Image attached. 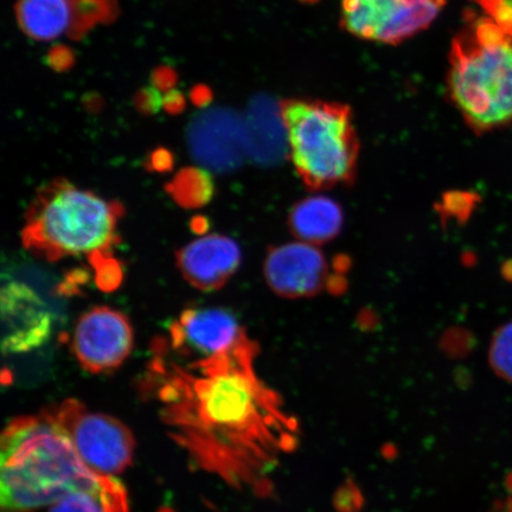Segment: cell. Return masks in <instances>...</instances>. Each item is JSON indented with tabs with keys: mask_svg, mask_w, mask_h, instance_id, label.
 <instances>
[{
	"mask_svg": "<svg viewBox=\"0 0 512 512\" xmlns=\"http://www.w3.org/2000/svg\"><path fill=\"white\" fill-rule=\"evenodd\" d=\"M253 342L187 367L158 360L146 383L172 441L192 466L224 484L271 494L270 475L296 450L299 425L256 375Z\"/></svg>",
	"mask_w": 512,
	"mask_h": 512,
	"instance_id": "obj_1",
	"label": "cell"
},
{
	"mask_svg": "<svg viewBox=\"0 0 512 512\" xmlns=\"http://www.w3.org/2000/svg\"><path fill=\"white\" fill-rule=\"evenodd\" d=\"M0 502L4 512H35L75 492L100 499L106 512H130L125 486L91 469L50 416H21L2 434Z\"/></svg>",
	"mask_w": 512,
	"mask_h": 512,
	"instance_id": "obj_2",
	"label": "cell"
},
{
	"mask_svg": "<svg viewBox=\"0 0 512 512\" xmlns=\"http://www.w3.org/2000/svg\"><path fill=\"white\" fill-rule=\"evenodd\" d=\"M123 207L67 181L43 187L28 210L25 248L48 261L87 256L93 264L117 245Z\"/></svg>",
	"mask_w": 512,
	"mask_h": 512,
	"instance_id": "obj_3",
	"label": "cell"
},
{
	"mask_svg": "<svg viewBox=\"0 0 512 512\" xmlns=\"http://www.w3.org/2000/svg\"><path fill=\"white\" fill-rule=\"evenodd\" d=\"M447 89L473 130L512 123V35L490 16L472 18L454 38Z\"/></svg>",
	"mask_w": 512,
	"mask_h": 512,
	"instance_id": "obj_4",
	"label": "cell"
},
{
	"mask_svg": "<svg viewBox=\"0 0 512 512\" xmlns=\"http://www.w3.org/2000/svg\"><path fill=\"white\" fill-rule=\"evenodd\" d=\"M294 168L312 188L350 181L358 140L350 108L335 102L288 99L279 105Z\"/></svg>",
	"mask_w": 512,
	"mask_h": 512,
	"instance_id": "obj_5",
	"label": "cell"
},
{
	"mask_svg": "<svg viewBox=\"0 0 512 512\" xmlns=\"http://www.w3.org/2000/svg\"><path fill=\"white\" fill-rule=\"evenodd\" d=\"M46 412L72 441L92 470L117 476L132 465L136 440L123 422L113 416L94 413L75 399L64 400Z\"/></svg>",
	"mask_w": 512,
	"mask_h": 512,
	"instance_id": "obj_6",
	"label": "cell"
},
{
	"mask_svg": "<svg viewBox=\"0 0 512 512\" xmlns=\"http://www.w3.org/2000/svg\"><path fill=\"white\" fill-rule=\"evenodd\" d=\"M446 0H343L342 25L363 40L398 44L430 25Z\"/></svg>",
	"mask_w": 512,
	"mask_h": 512,
	"instance_id": "obj_7",
	"label": "cell"
},
{
	"mask_svg": "<svg viewBox=\"0 0 512 512\" xmlns=\"http://www.w3.org/2000/svg\"><path fill=\"white\" fill-rule=\"evenodd\" d=\"M133 348V330L123 313L110 307H94L76 323L72 349L89 373L101 374L121 366Z\"/></svg>",
	"mask_w": 512,
	"mask_h": 512,
	"instance_id": "obj_8",
	"label": "cell"
},
{
	"mask_svg": "<svg viewBox=\"0 0 512 512\" xmlns=\"http://www.w3.org/2000/svg\"><path fill=\"white\" fill-rule=\"evenodd\" d=\"M170 331L172 348L195 361L227 355L252 342L238 318L221 307L184 311Z\"/></svg>",
	"mask_w": 512,
	"mask_h": 512,
	"instance_id": "obj_9",
	"label": "cell"
},
{
	"mask_svg": "<svg viewBox=\"0 0 512 512\" xmlns=\"http://www.w3.org/2000/svg\"><path fill=\"white\" fill-rule=\"evenodd\" d=\"M188 137L191 156L209 171H232L248 155L245 121L226 108L198 115Z\"/></svg>",
	"mask_w": 512,
	"mask_h": 512,
	"instance_id": "obj_10",
	"label": "cell"
},
{
	"mask_svg": "<svg viewBox=\"0 0 512 512\" xmlns=\"http://www.w3.org/2000/svg\"><path fill=\"white\" fill-rule=\"evenodd\" d=\"M265 275L268 285L281 296L306 297L322 290L329 278V266L312 243L292 242L268 254Z\"/></svg>",
	"mask_w": 512,
	"mask_h": 512,
	"instance_id": "obj_11",
	"label": "cell"
},
{
	"mask_svg": "<svg viewBox=\"0 0 512 512\" xmlns=\"http://www.w3.org/2000/svg\"><path fill=\"white\" fill-rule=\"evenodd\" d=\"M3 351L22 354L48 341L51 316L40 297L24 284L10 283L2 291Z\"/></svg>",
	"mask_w": 512,
	"mask_h": 512,
	"instance_id": "obj_12",
	"label": "cell"
},
{
	"mask_svg": "<svg viewBox=\"0 0 512 512\" xmlns=\"http://www.w3.org/2000/svg\"><path fill=\"white\" fill-rule=\"evenodd\" d=\"M177 262L188 283L198 290L213 291L238 271L241 251L238 243L227 236L211 234L182 248Z\"/></svg>",
	"mask_w": 512,
	"mask_h": 512,
	"instance_id": "obj_13",
	"label": "cell"
},
{
	"mask_svg": "<svg viewBox=\"0 0 512 512\" xmlns=\"http://www.w3.org/2000/svg\"><path fill=\"white\" fill-rule=\"evenodd\" d=\"M76 14L75 0H19L17 18L29 37L37 41H51L73 28Z\"/></svg>",
	"mask_w": 512,
	"mask_h": 512,
	"instance_id": "obj_14",
	"label": "cell"
},
{
	"mask_svg": "<svg viewBox=\"0 0 512 512\" xmlns=\"http://www.w3.org/2000/svg\"><path fill=\"white\" fill-rule=\"evenodd\" d=\"M245 125L248 155L259 163L275 162L283 153L287 140L280 108L277 112L267 99H258L251 107Z\"/></svg>",
	"mask_w": 512,
	"mask_h": 512,
	"instance_id": "obj_15",
	"label": "cell"
},
{
	"mask_svg": "<svg viewBox=\"0 0 512 512\" xmlns=\"http://www.w3.org/2000/svg\"><path fill=\"white\" fill-rule=\"evenodd\" d=\"M290 223L300 240L312 245L322 243L334 238L341 230L342 209L329 197H309L293 208Z\"/></svg>",
	"mask_w": 512,
	"mask_h": 512,
	"instance_id": "obj_16",
	"label": "cell"
},
{
	"mask_svg": "<svg viewBox=\"0 0 512 512\" xmlns=\"http://www.w3.org/2000/svg\"><path fill=\"white\" fill-rule=\"evenodd\" d=\"M171 195L185 207H198L208 202L213 194L208 172L184 170L170 185Z\"/></svg>",
	"mask_w": 512,
	"mask_h": 512,
	"instance_id": "obj_17",
	"label": "cell"
},
{
	"mask_svg": "<svg viewBox=\"0 0 512 512\" xmlns=\"http://www.w3.org/2000/svg\"><path fill=\"white\" fill-rule=\"evenodd\" d=\"M489 360L501 379L512 383V323L502 326L492 339Z\"/></svg>",
	"mask_w": 512,
	"mask_h": 512,
	"instance_id": "obj_18",
	"label": "cell"
},
{
	"mask_svg": "<svg viewBox=\"0 0 512 512\" xmlns=\"http://www.w3.org/2000/svg\"><path fill=\"white\" fill-rule=\"evenodd\" d=\"M48 512H106L98 497L89 492H75L50 505Z\"/></svg>",
	"mask_w": 512,
	"mask_h": 512,
	"instance_id": "obj_19",
	"label": "cell"
},
{
	"mask_svg": "<svg viewBox=\"0 0 512 512\" xmlns=\"http://www.w3.org/2000/svg\"><path fill=\"white\" fill-rule=\"evenodd\" d=\"M363 504L362 492L351 480L339 486L334 496V507L337 512H360Z\"/></svg>",
	"mask_w": 512,
	"mask_h": 512,
	"instance_id": "obj_20",
	"label": "cell"
},
{
	"mask_svg": "<svg viewBox=\"0 0 512 512\" xmlns=\"http://www.w3.org/2000/svg\"><path fill=\"white\" fill-rule=\"evenodd\" d=\"M144 101L143 108L150 112H158L160 106H162V98H160V94L155 88L147 89L144 92Z\"/></svg>",
	"mask_w": 512,
	"mask_h": 512,
	"instance_id": "obj_21",
	"label": "cell"
},
{
	"mask_svg": "<svg viewBox=\"0 0 512 512\" xmlns=\"http://www.w3.org/2000/svg\"><path fill=\"white\" fill-rule=\"evenodd\" d=\"M302 2H310V3H312V2H317V0H302Z\"/></svg>",
	"mask_w": 512,
	"mask_h": 512,
	"instance_id": "obj_22",
	"label": "cell"
}]
</instances>
